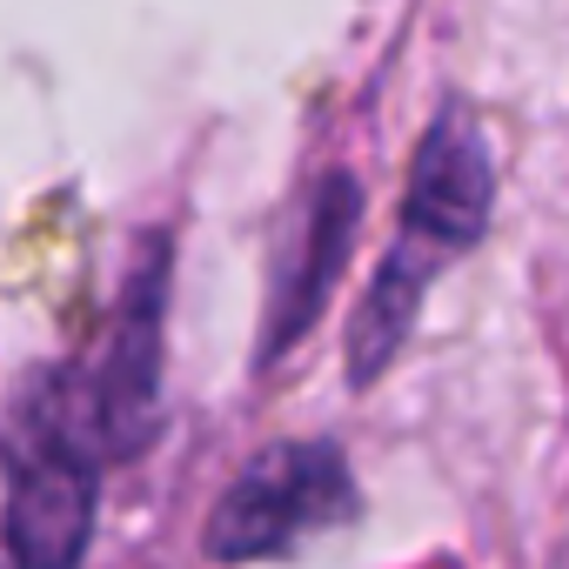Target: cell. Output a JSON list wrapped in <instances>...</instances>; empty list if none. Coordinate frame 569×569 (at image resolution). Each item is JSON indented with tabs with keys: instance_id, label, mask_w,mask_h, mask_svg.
<instances>
[{
	"instance_id": "obj_1",
	"label": "cell",
	"mask_w": 569,
	"mask_h": 569,
	"mask_svg": "<svg viewBox=\"0 0 569 569\" xmlns=\"http://www.w3.org/2000/svg\"><path fill=\"white\" fill-rule=\"evenodd\" d=\"M101 436L81 382L41 376L8 429V556L14 569H81L101 502Z\"/></svg>"
},
{
	"instance_id": "obj_2",
	"label": "cell",
	"mask_w": 569,
	"mask_h": 569,
	"mask_svg": "<svg viewBox=\"0 0 569 569\" xmlns=\"http://www.w3.org/2000/svg\"><path fill=\"white\" fill-rule=\"evenodd\" d=\"M356 516V476L336 442H274L214 502L201 549L214 562L289 556Z\"/></svg>"
},
{
	"instance_id": "obj_3",
	"label": "cell",
	"mask_w": 569,
	"mask_h": 569,
	"mask_svg": "<svg viewBox=\"0 0 569 569\" xmlns=\"http://www.w3.org/2000/svg\"><path fill=\"white\" fill-rule=\"evenodd\" d=\"M168 274H174V254H168V234H148L128 281H121V302H114V322L101 336V356L94 369H81V402H88V422L101 436V456L121 462L134 449L154 442V422H161V369H168Z\"/></svg>"
},
{
	"instance_id": "obj_4",
	"label": "cell",
	"mask_w": 569,
	"mask_h": 569,
	"mask_svg": "<svg viewBox=\"0 0 569 569\" xmlns=\"http://www.w3.org/2000/svg\"><path fill=\"white\" fill-rule=\"evenodd\" d=\"M356 228H362V188L356 174H322L309 194H302V214L289 228L274 254V274H268V322H261V362H281L296 336L316 329L322 302L336 296V281L349 268V248H356Z\"/></svg>"
},
{
	"instance_id": "obj_5",
	"label": "cell",
	"mask_w": 569,
	"mask_h": 569,
	"mask_svg": "<svg viewBox=\"0 0 569 569\" xmlns=\"http://www.w3.org/2000/svg\"><path fill=\"white\" fill-rule=\"evenodd\" d=\"M489 208H496V161H489V141L476 128V114L449 108L429 121L422 148H416V168H409V201H402V234L456 254L469 248L482 228H489Z\"/></svg>"
},
{
	"instance_id": "obj_6",
	"label": "cell",
	"mask_w": 569,
	"mask_h": 569,
	"mask_svg": "<svg viewBox=\"0 0 569 569\" xmlns=\"http://www.w3.org/2000/svg\"><path fill=\"white\" fill-rule=\"evenodd\" d=\"M442 261H449V254L429 248V241H416V234H402V241L382 254L369 296L356 302V322H349V382H376V376L402 356V342H409V329H416V316H422V296L436 289Z\"/></svg>"
}]
</instances>
